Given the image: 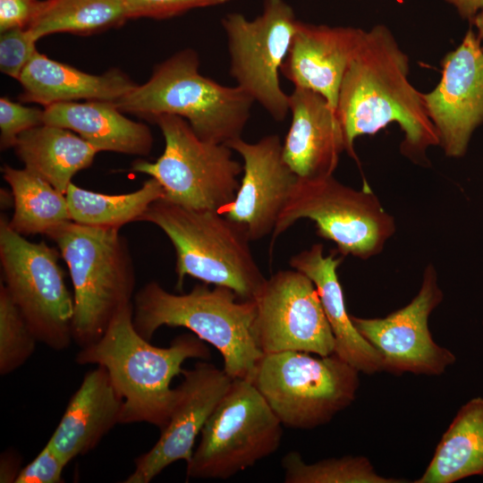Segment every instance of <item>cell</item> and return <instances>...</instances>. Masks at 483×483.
<instances>
[{"label":"cell","instance_id":"1","mask_svg":"<svg viewBox=\"0 0 483 483\" xmlns=\"http://www.w3.org/2000/svg\"><path fill=\"white\" fill-rule=\"evenodd\" d=\"M409 71V56L386 26L364 30L343 76L336 106L352 157L356 158L357 137L373 135L391 123L404 133L402 154L414 162L426 160V150L439 145L423 93L411 84Z\"/></svg>","mask_w":483,"mask_h":483},{"label":"cell","instance_id":"2","mask_svg":"<svg viewBox=\"0 0 483 483\" xmlns=\"http://www.w3.org/2000/svg\"><path fill=\"white\" fill-rule=\"evenodd\" d=\"M209 358L208 345L194 334L176 336L169 347L152 345L136 330L131 304L114 317L97 342L80 348L75 361L107 370L123 399L120 424L144 422L161 430L178 396L177 387H171L173 378L182 375L185 360Z\"/></svg>","mask_w":483,"mask_h":483},{"label":"cell","instance_id":"3","mask_svg":"<svg viewBox=\"0 0 483 483\" xmlns=\"http://www.w3.org/2000/svg\"><path fill=\"white\" fill-rule=\"evenodd\" d=\"M133 324L150 341L164 326L189 329L222 355L225 372L250 380L263 356L254 337L256 303L232 289L208 284L187 293H172L157 282L146 284L134 296Z\"/></svg>","mask_w":483,"mask_h":483},{"label":"cell","instance_id":"4","mask_svg":"<svg viewBox=\"0 0 483 483\" xmlns=\"http://www.w3.org/2000/svg\"><path fill=\"white\" fill-rule=\"evenodd\" d=\"M114 103L123 113L149 120L180 116L201 140L226 144L242 137L254 101L239 87L202 75L198 53L185 48L156 65L145 83Z\"/></svg>","mask_w":483,"mask_h":483},{"label":"cell","instance_id":"5","mask_svg":"<svg viewBox=\"0 0 483 483\" xmlns=\"http://www.w3.org/2000/svg\"><path fill=\"white\" fill-rule=\"evenodd\" d=\"M65 261L73 288V342H97L123 309L132 304L135 273L119 229L67 221L47 234Z\"/></svg>","mask_w":483,"mask_h":483},{"label":"cell","instance_id":"6","mask_svg":"<svg viewBox=\"0 0 483 483\" xmlns=\"http://www.w3.org/2000/svg\"><path fill=\"white\" fill-rule=\"evenodd\" d=\"M139 221L157 225L171 241L178 291L190 275L228 287L242 300H253L267 279L245 233L217 211L191 209L160 199Z\"/></svg>","mask_w":483,"mask_h":483},{"label":"cell","instance_id":"7","mask_svg":"<svg viewBox=\"0 0 483 483\" xmlns=\"http://www.w3.org/2000/svg\"><path fill=\"white\" fill-rule=\"evenodd\" d=\"M250 381L283 426L311 429L354 401L359 371L335 353L287 351L263 354Z\"/></svg>","mask_w":483,"mask_h":483},{"label":"cell","instance_id":"8","mask_svg":"<svg viewBox=\"0 0 483 483\" xmlns=\"http://www.w3.org/2000/svg\"><path fill=\"white\" fill-rule=\"evenodd\" d=\"M152 121L164 136V152L155 162L134 161L131 170L157 180L163 199L171 203L221 214L234 199L243 172L233 150L226 144L201 140L180 116L160 114Z\"/></svg>","mask_w":483,"mask_h":483},{"label":"cell","instance_id":"9","mask_svg":"<svg viewBox=\"0 0 483 483\" xmlns=\"http://www.w3.org/2000/svg\"><path fill=\"white\" fill-rule=\"evenodd\" d=\"M302 218L313 221L318 234L335 242L342 256L362 259L378 254L395 231L394 217L367 183L355 190L334 175L297 177L272 233V243Z\"/></svg>","mask_w":483,"mask_h":483},{"label":"cell","instance_id":"10","mask_svg":"<svg viewBox=\"0 0 483 483\" xmlns=\"http://www.w3.org/2000/svg\"><path fill=\"white\" fill-rule=\"evenodd\" d=\"M282 423L248 379L233 378L200 432L186 479H229L279 447Z\"/></svg>","mask_w":483,"mask_h":483},{"label":"cell","instance_id":"11","mask_svg":"<svg viewBox=\"0 0 483 483\" xmlns=\"http://www.w3.org/2000/svg\"><path fill=\"white\" fill-rule=\"evenodd\" d=\"M0 262L3 284L38 341L54 351L67 349L73 341L74 301L58 251L44 242L28 241L2 215Z\"/></svg>","mask_w":483,"mask_h":483},{"label":"cell","instance_id":"12","mask_svg":"<svg viewBox=\"0 0 483 483\" xmlns=\"http://www.w3.org/2000/svg\"><path fill=\"white\" fill-rule=\"evenodd\" d=\"M299 20L285 0H264L252 20L230 13L221 20L230 56V74L237 87L277 122L289 113V96L279 74Z\"/></svg>","mask_w":483,"mask_h":483},{"label":"cell","instance_id":"13","mask_svg":"<svg viewBox=\"0 0 483 483\" xmlns=\"http://www.w3.org/2000/svg\"><path fill=\"white\" fill-rule=\"evenodd\" d=\"M253 300L254 337L264 354L287 351L318 356L334 353V334L318 290L305 274L280 270L266 279Z\"/></svg>","mask_w":483,"mask_h":483},{"label":"cell","instance_id":"14","mask_svg":"<svg viewBox=\"0 0 483 483\" xmlns=\"http://www.w3.org/2000/svg\"><path fill=\"white\" fill-rule=\"evenodd\" d=\"M443 296L436 271L429 265L418 294L408 305L386 318L351 316V319L380 354L384 370L394 374L440 375L456 360L451 351L433 340L428 328V318Z\"/></svg>","mask_w":483,"mask_h":483},{"label":"cell","instance_id":"15","mask_svg":"<svg viewBox=\"0 0 483 483\" xmlns=\"http://www.w3.org/2000/svg\"><path fill=\"white\" fill-rule=\"evenodd\" d=\"M441 64V80L433 90L423 93V100L445 154L460 157L483 123V50L476 33L469 30Z\"/></svg>","mask_w":483,"mask_h":483},{"label":"cell","instance_id":"16","mask_svg":"<svg viewBox=\"0 0 483 483\" xmlns=\"http://www.w3.org/2000/svg\"><path fill=\"white\" fill-rule=\"evenodd\" d=\"M182 375L166 425L153 447L134 460V470L124 483H148L172 463H188L197 436L233 381L224 369L203 360L192 369H183Z\"/></svg>","mask_w":483,"mask_h":483},{"label":"cell","instance_id":"17","mask_svg":"<svg viewBox=\"0 0 483 483\" xmlns=\"http://www.w3.org/2000/svg\"><path fill=\"white\" fill-rule=\"evenodd\" d=\"M243 160L242 178L234 199L221 212L250 241L273 233L297 175L283 157V143L271 134L251 143L242 137L226 143Z\"/></svg>","mask_w":483,"mask_h":483},{"label":"cell","instance_id":"18","mask_svg":"<svg viewBox=\"0 0 483 483\" xmlns=\"http://www.w3.org/2000/svg\"><path fill=\"white\" fill-rule=\"evenodd\" d=\"M363 32L299 20L281 73L294 88L320 94L336 109L343 76Z\"/></svg>","mask_w":483,"mask_h":483},{"label":"cell","instance_id":"19","mask_svg":"<svg viewBox=\"0 0 483 483\" xmlns=\"http://www.w3.org/2000/svg\"><path fill=\"white\" fill-rule=\"evenodd\" d=\"M289 96L291 124L283 143V157L299 177L333 175L346 151L336 109L320 94L294 88Z\"/></svg>","mask_w":483,"mask_h":483},{"label":"cell","instance_id":"20","mask_svg":"<svg viewBox=\"0 0 483 483\" xmlns=\"http://www.w3.org/2000/svg\"><path fill=\"white\" fill-rule=\"evenodd\" d=\"M123 399L101 366L89 370L47 441L66 463L95 449L120 424Z\"/></svg>","mask_w":483,"mask_h":483},{"label":"cell","instance_id":"21","mask_svg":"<svg viewBox=\"0 0 483 483\" xmlns=\"http://www.w3.org/2000/svg\"><path fill=\"white\" fill-rule=\"evenodd\" d=\"M342 257L324 255L316 243L292 256L290 266L314 283L335 337L334 353L359 372L374 374L383 369L378 352L358 332L345 307L343 292L337 275Z\"/></svg>","mask_w":483,"mask_h":483},{"label":"cell","instance_id":"22","mask_svg":"<svg viewBox=\"0 0 483 483\" xmlns=\"http://www.w3.org/2000/svg\"><path fill=\"white\" fill-rule=\"evenodd\" d=\"M20 100L44 107L80 99L115 102L137 84L117 68L91 74L59 63L38 52L20 75Z\"/></svg>","mask_w":483,"mask_h":483},{"label":"cell","instance_id":"23","mask_svg":"<svg viewBox=\"0 0 483 483\" xmlns=\"http://www.w3.org/2000/svg\"><path fill=\"white\" fill-rule=\"evenodd\" d=\"M44 123L68 129L95 148L148 156L153 136L145 123L127 118L114 102H62L44 107Z\"/></svg>","mask_w":483,"mask_h":483},{"label":"cell","instance_id":"24","mask_svg":"<svg viewBox=\"0 0 483 483\" xmlns=\"http://www.w3.org/2000/svg\"><path fill=\"white\" fill-rule=\"evenodd\" d=\"M13 148L25 168L64 194L72 177L99 152L75 132L46 123L22 132Z\"/></svg>","mask_w":483,"mask_h":483},{"label":"cell","instance_id":"25","mask_svg":"<svg viewBox=\"0 0 483 483\" xmlns=\"http://www.w3.org/2000/svg\"><path fill=\"white\" fill-rule=\"evenodd\" d=\"M475 475L483 476L482 397L461 407L415 483H453Z\"/></svg>","mask_w":483,"mask_h":483},{"label":"cell","instance_id":"26","mask_svg":"<svg viewBox=\"0 0 483 483\" xmlns=\"http://www.w3.org/2000/svg\"><path fill=\"white\" fill-rule=\"evenodd\" d=\"M3 178L9 184L13 197L14 212L9 225L25 236L47 234L50 230L72 221L64 193L46 180L28 170L4 165Z\"/></svg>","mask_w":483,"mask_h":483},{"label":"cell","instance_id":"27","mask_svg":"<svg viewBox=\"0 0 483 483\" xmlns=\"http://www.w3.org/2000/svg\"><path fill=\"white\" fill-rule=\"evenodd\" d=\"M72 221L95 227L120 229L139 221L148 208L163 199L164 190L151 177L132 192L107 195L80 188L72 182L65 193Z\"/></svg>","mask_w":483,"mask_h":483},{"label":"cell","instance_id":"28","mask_svg":"<svg viewBox=\"0 0 483 483\" xmlns=\"http://www.w3.org/2000/svg\"><path fill=\"white\" fill-rule=\"evenodd\" d=\"M127 20L122 0H45L27 29L38 41L55 33L91 35Z\"/></svg>","mask_w":483,"mask_h":483},{"label":"cell","instance_id":"29","mask_svg":"<svg viewBox=\"0 0 483 483\" xmlns=\"http://www.w3.org/2000/svg\"><path fill=\"white\" fill-rule=\"evenodd\" d=\"M285 483H402L405 480L385 478L377 473L363 456H345L307 463L298 452L282 459Z\"/></svg>","mask_w":483,"mask_h":483},{"label":"cell","instance_id":"30","mask_svg":"<svg viewBox=\"0 0 483 483\" xmlns=\"http://www.w3.org/2000/svg\"><path fill=\"white\" fill-rule=\"evenodd\" d=\"M38 339L6 288L0 285V374L21 368L35 352Z\"/></svg>","mask_w":483,"mask_h":483},{"label":"cell","instance_id":"31","mask_svg":"<svg viewBox=\"0 0 483 483\" xmlns=\"http://www.w3.org/2000/svg\"><path fill=\"white\" fill-rule=\"evenodd\" d=\"M44 123V109L26 106L2 97L0 98V147L13 148L24 131Z\"/></svg>","mask_w":483,"mask_h":483},{"label":"cell","instance_id":"32","mask_svg":"<svg viewBox=\"0 0 483 483\" xmlns=\"http://www.w3.org/2000/svg\"><path fill=\"white\" fill-rule=\"evenodd\" d=\"M37 40L28 29H12L1 33L0 70L19 80L21 73L38 52Z\"/></svg>","mask_w":483,"mask_h":483},{"label":"cell","instance_id":"33","mask_svg":"<svg viewBox=\"0 0 483 483\" xmlns=\"http://www.w3.org/2000/svg\"><path fill=\"white\" fill-rule=\"evenodd\" d=\"M128 19H170L196 8L225 4L232 0H122Z\"/></svg>","mask_w":483,"mask_h":483},{"label":"cell","instance_id":"34","mask_svg":"<svg viewBox=\"0 0 483 483\" xmlns=\"http://www.w3.org/2000/svg\"><path fill=\"white\" fill-rule=\"evenodd\" d=\"M66 462L47 442L39 453L21 468L15 483H62Z\"/></svg>","mask_w":483,"mask_h":483},{"label":"cell","instance_id":"35","mask_svg":"<svg viewBox=\"0 0 483 483\" xmlns=\"http://www.w3.org/2000/svg\"><path fill=\"white\" fill-rule=\"evenodd\" d=\"M42 1L0 0V31L27 29L38 14Z\"/></svg>","mask_w":483,"mask_h":483},{"label":"cell","instance_id":"36","mask_svg":"<svg viewBox=\"0 0 483 483\" xmlns=\"http://www.w3.org/2000/svg\"><path fill=\"white\" fill-rule=\"evenodd\" d=\"M21 457L16 451L5 450L0 457V482L15 483L21 470Z\"/></svg>","mask_w":483,"mask_h":483},{"label":"cell","instance_id":"37","mask_svg":"<svg viewBox=\"0 0 483 483\" xmlns=\"http://www.w3.org/2000/svg\"><path fill=\"white\" fill-rule=\"evenodd\" d=\"M454 6L462 18L472 21L483 8V0H445Z\"/></svg>","mask_w":483,"mask_h":483},{"label":"cell","instance_id":"38","mask_svg":"<svg viewBox=\"0 0 483 483\" xmlns=\"http://www.w3.org/2000/svg\"><path fill=\"white\" fill-rule=\"evenodd\" d=\"M471 22L476 26L478 30V38L480 41L483 40V8L478 13L475 17L472 19ZM483 50V46H482Z\"/></svg>","mask_w":483,"mask_h":483}]
</instances>
